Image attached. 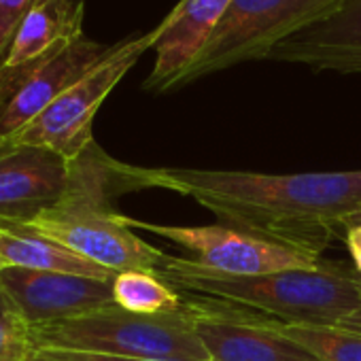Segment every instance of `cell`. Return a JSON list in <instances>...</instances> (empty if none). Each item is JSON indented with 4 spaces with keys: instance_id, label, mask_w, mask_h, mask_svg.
<instances>
[{
    "instance_id": "obj_16",
    "label": "cell",
    "mask_w": 361,
    "mask_h": 361,
    "mask_svg": "<svg viewBox=\"0 0 361 361\" xmlns=\"http://www.w3.org/2000/svg\"><path fill=\"white\" fill-rule=\"evenodd\" d=\"M113 304L136 314L176 312L185 306L183 298L172 285L145 270H123L115 274Z\"/></svg>"
},
{
    "instance_id": "obj_13",
    "label": "cell",
    "mask_w": 361,
    "mask_h": 361,
    "mask_svg": "<svg viewBox=\"0 0 361 361\" xmlns=\"http://www.w3.org/2000/svg\"><path fill=\"white\" fill-rule=\"evenodd\" d=\"M317 71L361 73V0L344 3L327 18L281 41L268 56Z\"/></svg>"
},
{
    "instance_id": "obj_15",
    "label": "cell",
    "mask_w": 361,
    "mask_h": 361,
    "mask_svg": "<svg viewBox=\"0 0 361 361\" xmlns=\"http://www.w3.org/2000/svg\"><path fill=\"white\" fill-rule=\"evenodd\" d=\"M0 253H3L9 268L62 272L104 281L115 279V272L77 255L56 240H49L24 228H0Z\"/></svg>"
},
{
    "instance_id": "obj_9",
    "label": "cell",
    "mask_w": 361,
    "mask_h": 361,
    "mask_svg": "<svg viewBox=\"0 0 361 361\" xmlns=\"http://www.w3.org/2000/svg\"><path fill=\"white\" fill-rule=\"evenodd\" d=\"M185 308L209 361H319L312 350L285 336L272 319L190 302Z\"/></svg>"
},
{
    "instance_id": "obj_25",
    "label": "cell",
    "mask_w": 361,
    "mask_h": 361,
    "mask_svg": "<svg viewBox=\"0 0 361 361\" xmlns=\"http://www.w3.org/2000/svg\"><path fill=\"white\" fill-rule=\"evenodd\" d=\"M357 224H361V211L344 219V228H348V226H357Z\"/></svg>"
},
{
    "instance_id": "obj_26",
    "label": "cell",
    "mask_w": 361,
    "mask_h": 361,
    "mask_svg": "<svg viewBox=\"0 0 361 361\" xmlns=\"http://www.w3.org/2000/svg\"><path fill=\"white\" fill-rule=\"evenodd\" d=\"M346 272H348V276L355 281V285H357V287H359V291H361V274H359V272H355L353 268H346Z\"/></svg>"
},
{
    "instance_id": "obj_24",
    "label": "cell",
    "mask_w": 361,
    "mask_h": 361,
    "mask_svg": "<svg viewBox=\"0 0 361 361\" xmlns=\"http://www.w3.org/2000/svg\"><path fill=\"white\" fill-rule=\"evenodd\" d=\"M30 361H64V359H58V357H54V355H49V353H43V350H37V348H35Z\"/></svg>"
},
{
    "instance_id": "obj_21",
    "label": "cell",
    "mask_w": 361,
    "mask_h": 361,
    "mask_svg": "<svg viewBox=\"0 0 361 361\" xmlns=\"http://www.w3.org/2000/svg\"><path fill=\"white\" fill-rule=\"evenodd\" d=\"M344 232H346L344 243L353 257V270L361 274V224L348 226V228H344Z\"/></svg>"
},
{
    "instance_id": "obj_22",
    "label": "cell",
    "mask_w": 361,
    "mask_h": 361,
    "mask_svg": "<svg viewBox=\"0 0 361 361\" xmlns=\"http://www.w3.org/2000/svg\"><path fill=\"white\" fill-rule=\"evenodd\" d=\"M9 317H20V312H18L13 300L7 295V291L0 287V321H5Z\"/></svg>"
},
{
    "instance_id": "obj_3",
    "label": "cell",
    "mask_w": 361,
    "mask_h": 361,
    "mask_svg": "<svg viewBox=\"0 0 361 361\" xmlns=\"http://www.w3.org/2000/svg\"><path fill=\"white\" fill-rule=\"evenodd\" d=\"M111 155L94 140L79 157L71 159V180L64 196L26 226L39 236L60 243L77 255L111 270H145L157 274L164 251L140 240L113 209L119 194L111 174Z\"/></svg>"
},
{
    "instance_id": "obj_12",
    "label": "cell",
    "mask_w": 361,
    "mask_h": 361,
    "mask_svg": "<svg viewBox=\"0 0 361 361\" xmlns=\"http://www.w3.org/2000/svg\"><path fill=\"white\" fill-rule=\"evenodd\" d=\"M230 0H180L176 9L155 28V64L145 81L147 90H172L200 56Z\"/></svg>"
},
{
    "instance_id": "obj_1",
    "label": "cell",
    "mask_w": 361,
    "mask_h": 361,
    "mask_svg": "<svg viewBox=\"0 0 361 361\" xmlns=\"http://www.w3.org/2000/svg\"><path fill=\"white\" fill-rule=\"evenodd\" d=\"M117 192L166 190L196 200L221 226L262 236L314 257L344 219L361 211V170L264 174L109 161Z\"/></svg>"
},
{
    "instance_id": "obj_18",
    "label": "cell",
    "mask_w": 361,
    "mask_h": 361,
    "mask_svg": "<svg viewBox=\"0 0 361 361\" xmlns=\"http://www.w3.org/2000/svg\"><path fill=\"white\" fill-rule=\"evenodd\" d=\"M32 353L30 325L22 317L0 321V361H30Z\"/></svg>"
},
{
    "instance_id": "obj_7",
    "label": "cell",
    "mask_w": 361,
    "mask_h": 361,
    "mask_svg": "<svg viewBox=\"0 0 361 361\" xmlns=\"http://www.w3.org/2000/svg\"><path fill=\"white\" fill-rule=\"evenodd\" d=\"M117 45L79 35L26 64L0 66V142L26 128L71 85L113 56Z\"/></svg>"
},
{
    "instance_id": "obj_2",
    "label": "cell",
    "mask_w": 361,
    "mask_h": 361,
    "mask_svg": "<svg viewBox=\"0 0 361 361\" xmlns=\"http://www.w3.org/2000/svg\"><path fill=\"white\" fill-rule=\"evenodd\" d=\"M157 276L176 291L268 314L276 323L334 327L361 306V291L340 264L289 268L255 276L204 270L188 257L164 255Z\"/></svg>"
},
{
    "instance_id": "obj_8",
    "label": "cell",
    "mask_w": 361,
    "mask_h": 361,
    "mask_svg": "<svg viewBox=\"0 0 361 361\" xmlns=\"http://www.w3.org/2000/svg\"><path fill=\"white\" fill-rule=\"evenodd\" d=\"M123 221L132 230L155 234L188 253V259L196 266L232 276H255L289 268H314L321 257L304 253L300 249L247 234L228 226H174V224H149L123 215Z\"/></svg>"
},
{
    "instance_id": "obj_11",
    "label": "cell",
    "mask_w": 361,
    "mask_h": 361,
    "mask_svg": "<svg viewBox=\"0 0 361 361\" xmlns=\"http://www.w3.org/2000/svg\"><path fill=\"white\" fill-rule=\"evenodd\" d=\"M0 287L30 327L113 306V281L104 279L7 268L0 272Z\"/></svg>"
},
{
    "instance_id": "obj_20",
    "label": "cell",
    "mask_w": 361,
    "mask_h": 361,
    "mask_svg": "<svg viewBox=\"0 0 361 361\" xmlns=\"http://www.w3.org/2000/svg\"><path fill=\"white\" fill-rule=\"evenodd\" d=\"M43 353H49L58 359L64 361H168V359H142V357H119V355H100V353H81V350H45L37 348Z\"/></svg>"
},
{
    "instance_id": "obj_4",
    "label": "cell",
    "mask_w": 361,
    "mask_h": 361,
    "mask_svg": "<svg viewBox=\"0 0 361 361\" xmlns=\"http://www.w3.org/2000/svg\"><path fill=\"white\" fill-rule=\"evenodd\" d=\"M30 338L35 348L45 350H81L168 361H209L185 306L176 312L136 314L113 304L83 317L32 325Z\"/></svg>"
},
{
    "instance_id": "obj_27",
    "label": "cell",
    "mask_w": 361,
    "mask_h": 361,
    "mask_svg": "<svg viewBox=\"0 0 361 361\" xmlns=\"http://www.w3.org/2000/svg\"><path fill=\"white\" fill-rule=\"evenodd\" d=\"M9 268V264L5 262V257H3V253H0V272H3V270H7Z\"/></svg>"
},
{
    "instance_id": "obj_5",
    "label": "cell",
    "mask_w": 361,
    "mask_h": 361,
    "mask_svg": "<svg viewBox=\"0 0 361 361\" xmlns=\"http://www.w3.org/2000/svg\"><path fill=\"white\" fill-rule=\"evenodd\" d=\"M342 3L344 0H230L209 43L174 87L243 62L268 60L281 41L331 16Z\"/></svg>"
},
{
    "instance_id": "obj_17",
    "label": "cell",
    "mask_w": 361,
    "mask_h": 361,
    "mask_svg": "<svg viewBox=\"0 0 361 361\" xmlns=\"http://www.w3.org/2000/svg\"><path fill=\"white\" fill-rule=\"evenodd\" d=\"M279 329L312 350L319 361H361V334L342 327H308L276 323Z\"/></svg>"
},
{
    "instance_id": "obj_14",
    "label": "cell",
    "mask_w": 361,
    "mask_h": 361,
    "mask_svg": "<svg viewBox=\"0 0 361 361\" xmlns=\"http://www.w3.org/2000/svg\"><path fill=\"white\" fill-rule=\"evenodd\" d=\"M83 0H37L22 20L0 66L26 64L83 35Z\"/></svg>"
},
{
    "instance_id": "obj_10",
    "label": "cell",
    "mask_w": 361,
    "mask_h": 361,
    "mask_svg": "<svg viewBox=\"0 0 361 361\" xmlns=\"http://www.w3.org/2000/svg\"><path fill=\"white\" fill-rule=\"evenodd\" d=\"M71 180V159L32 145H0V228H18L54 207Z\"/></svg>"
},
{
    "instance_id": "obj_6",
    "label": "cell",
    "mask_w": 361,
    "mask_h": 361,
    "mask_svg": "<svg viewBox=\"0 0 361 361\" xmlns=\"http://www.w3.org/2000/svg\"><path fill=\"white\" fill-rule=\"evenodd\" d=\"M155 30L121 41L113 56L90 71L54 100L39 117L0 145H32L51 149L66 159L79 157L94 142V117L115 85L130 73L147 49H153Z\"/></svg>"
},
{
    "instance_id": "obj_19",
    "label": "cell",
    "mask_w": 361,
    "mask_h": 361,
    "mask_svg": "<svg viewBox=\"0 0 361 361\" xmlns=\"http://www.w3.org/2000/svg\"><path fill=\"white\" fill-rule=\"evenodd\" d=\"M37 0H0V62H3L22 20Z\"/></svg>"
},
{
    "instance_id": "obj_23",
    "label": "cell",
    "mask_w": 361,
    "mask_h": 361,
    "mask_svg": "<svg viewBox=\"0 0 361 361\" xmlns=\"http://www.w3.org/2000/svg\"><path fill=\"white\" fill-rule=\"evenodd\" d=\"M336 327H342V329H348V331L361 334V306H359L357 310H353L348 317H344Z\"/></svg>"
}]
</instances>
